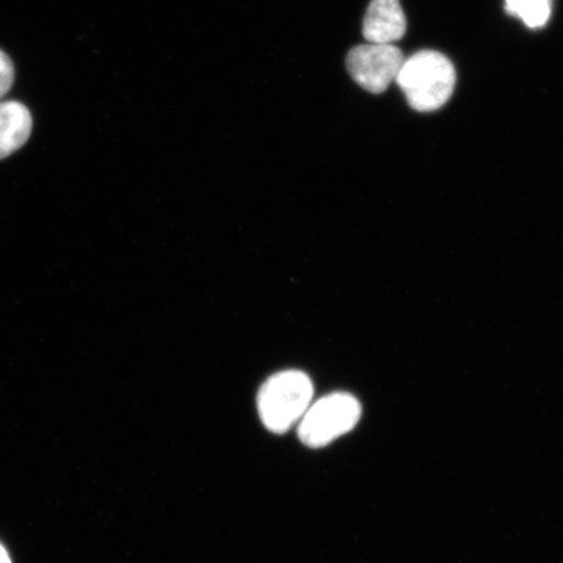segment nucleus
<instances>
[{
	"mask_svg": "<svg viewBox=\"0 0 563 563\" xmlns=\"http://www.w3.org/2000/svg\"><path fill=\"white\" fill-rule=\"evenodd\" d=\"M455 80L453 63L445 55L420 52L405 60L396 81L411 108L427 112L439 110L449 101Z\"/></svg>",
	"mask_w": 563,
	"mask_h": 563,
	"instance_id": "f257e3e1",
	"label": "nucleus"
},
{
	"mask_svg": "<svg viewBox=\"0 0 563 563\" xmlns=\"http://www.w3.org/2000/svg\"><path fill=\"white\" fill-rule=\"evenodd\" d=\"M313 384L305 372L282 371L267 378L257 396L260 418L271 432L290 431L305 417L313 399Z\"/></svg>",
	"mask_w": 563,
	"mask_h": 563,
	"instance_id": "f03ea898",
	"label": "nucleus"
},
{
	"mask_svg": "<svg viewBox=\"0 0 563 563\" xmlns=\"http://www.w3.org/2000/svg\"><path fill=\"white\" fill-rule=\"evenodd\" d=\"M362 417V406L347 393H333L309 406L298 435L308 448H323L349 433Z\"/></svg>",
	"mask_w": 563,
	"mask_h": 563,
	"instance_id": "7ed1b4c3",
	"label": "nucleus"
},
{
	"mask_svg": "<svg viewBox=\"0 0 563 563\" xmlns=\"http://www.w3.org/2000/svg\"><path fill=\"white\" fill-rule=\"evenodd\" d=\"M405 55L394 45H358L347 55L349 73L358 86L373 95L384 93L397 80Z\"/></svg>",
	"mask_w": 563,
	"mask_h": 563,
	"instance_id": "20e7f679",
	"label": "nucleus"
},
{
	"mask_svg": "<svg viewBox=\"0 0 563 563\" xmlns=\"http://www.w3.org/2000/svg\"><path fill=\"white\" fill-rule=\"evenodd\" d=\"M407 20L399 0H372L363 23L364 38L371 44L393 45L404 37Z\"/></svg>",
	"mask_w": 563,
	"mask_h": 563,
	"instance_id": "39448f33",
	"label": "nucleus"
},
{
	"mask_svg": "<svg viewBox=\"0 0 563 563\" xmlns=\"http://www.w3.org/2000/svg\"><path fill=\"white\" fill-rule=\"evenodd\" d=\"M31 111L19 102L0 103V159L23 146L32 133Z\"/></svg>",
	"mask_w": 563,
	"mask_h": 563,
	"instance_id": "423d86ee",
	"label": "nucleus"
},
{
	"mask_svg": "<svg viewBox=\"0 0 563 563\" xmlns=\"http://www.w3.org/2000/svg\"><path fill=\"white\" fill-rule=\"evenodd\" d=\"M505 9L509 15L522 20L531 30H537L551 18L552 3L551 0H505Z\"/></svg>",
	"mask_w": 563,
	"mask_h": 563,
	"instance_id": "0eeeda50",
	"label": "nucleus"
},
{
	"mask_svg": "<svg viewBox=\"0 0 563 563\" xmlns=\"http://www.w3.org/2000/svg\"><path fill=\"white\" fill-rule=\"evenodd\" d=\"M13 79H15V68L9 56L0 51V98L11 89Z\"/></svg>",
	"mask_w": 563,
	"mask_h": 563,
	"instance_id": "6e6552de",
	"label": "nucleus"
},
{
	"mask_svg": "<svg viewBox=\"0 0 563 563\" xmlns=\"http://www.w3.org/2000/svg\"><path fill=\"white\" fill-rule=\"evenodd\" d=\"M0 563H11L10 555L2 544H0Z\"/></svg>",
	"mask_w": 563,
	"mask_h": 563,
	"instance_id": "1a4fd4ad",
	"label": "nucleus"
}]
</instances>
